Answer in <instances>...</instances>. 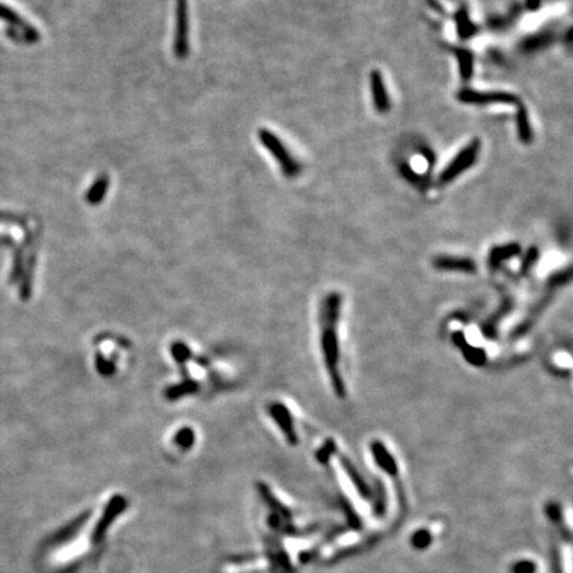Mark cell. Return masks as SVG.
<instances>
[{
	"label": "cell",
	"mask_w": 573,
	"mask_h": 573,
	"mask_svg": "<svg viewBox=\"0 0 573 573\" xmlns=\"http://www.w3.org/2000/svg\"><path fill=\"white\" fill-rule=\"evenodd\" d=\"M107 178L104 177V178L98 179L95 185L91 187L89 192H88L86 201L89 203H92V204L100 203V201L104 198V195H105V192H107Z\"/></svg>",
	"instance_id": "cell-13"
},
{
	"label": "cell",
	"mask_w": 573,
	"mask_h": 573,
	"mask_svg": "<svg viewBox=\"0 0 573 573\" xmlns=\"http://www.w3.org/2000/svg\"><path fill=\"white\" fill-rule=\"evenodd\" d=\"M259 137H261L263 145L268 149L271 154L274 155L275 159L282 167L283 174L286 177H296L300 173L298 162L294 159L292 155L289 154L286 146L275 136L274 133L263 129L259 133Z\"/></svg>",
	"instance_id": "cell-3"
},
{
	"label": "cell",
	"mask_w": 573,
	"mask_h": 573,
	"mask_svg": "<svg viewBox=\"0 0 573 573\" xmlns=\"http://www.w3.org/2000/svg\"><path fill=\"white\" fill-rule=\"evenodd\" d=\"M455 56L458 58V61L461 62V74L463 80H468L473 74V55L470 51L467 49H456L455 51Z\"/></svg>",
	"instance_id": "cell-12"
},
{
	"label": "cell",
	"mask_w": 573,
	"mask_h": 573,
	"mask_svg": "<svg viewBox=\"0 0 573 573\" xmlns=\"http://www.w3.org/2000/svg\"><path fill=\"white\" fill-rule=\"evenodd\" d=\"M515 121H516V131H518L519 141H522L525 145L532 143V140H534L532 126H531V122H529L528 112H527V109H525L523 104L518 105Z\"/></svg>",
	"instance_id": "cell-10"
},
{
	"label": "cell",
	"mask_w": 573,
	"mask_h": 573,
	"mask_svg": "<svg viewBox=\"0 0 573 573\" xmlns=\"http://www.w3.org/2000/svg\"><path fill=\"white\" fill-rule=\"evenodd\" d=\"M430 541H431V537L426 529H419V532L413 536V546H416L417 548L428 547Z\"/></svg>",
	"instance_id": "cell-16"
},
{
	"label": "cell",
	"mask_w": 573,
	"mask_h": 573,
	"mask_svg": "<svg viewBox=\"0 0 573 573\" xmlns=\"http://www.w3.org/2000/svg\"><path fill=\"white\" fill-rule=\"evenodd\" d=\"M513 573H535L536 571V565L534 564V561H518L513 565Z\"/></svg>",
	"instance_id": "cell-17"
},
{
	"label": "cell",
	"mask_w": 573,
	"mask_h": 573,
	"mask_svg": "<svg viewBox=\"0 0 573 573\" xmlns=\"http://www.w3.org/2000/svg\"><path fill=\"white\" fill-rule=\"evenodd\" d=\"M270 416L274 418L275 422H277V426L283 431L286 441L289 442L292 446H295L298 442V437L295 430V425H294V418L291 416V411L288 410V407L280 402H276L270 407Z\"/></svg>",
	"instance_id": "cell-7"
},
{
	"label": "cell",
	"mask_w": 573,
	"mask_h": 573,
	"mask_svg": "<svg viewBox=\"0 0 573 573\" xmlns=\"http://www.w3.org/2000/svg\"><path fill=\"white\" fill-rule=\"evenodd\" d=\"M537 258H539V251H537L536 247L529 249L528 252L525 253V258H523V263H522V272H523V274H527V272L534 267V264L536 263Z\"/></svg>",
	"instance_id": "cell-15"
},
{
	"label": "cell",
	"mask_w": 573,
	"mask_h": 573,
	"mask_svg": "<svg viewBox=\"0 0 573 573\" xmlns=\"http://www.w3.org/2000/svg\"><path fill=\"white\" fill-rule=\"evenodd\" d=\"M176 440L178 442L179 446H182V447H190L192 440H194V434H192V431L189 429L180 430L178 434H177Z\"/></svg>",
	"instance_id": "cell-19"
},
{
	"label": "cell",
	"mask_w": 573,
	"mask_h": 573,
	"mask_svg": "<svg viewBox=\"0 0 573 573\" xmlns=\"http://www.w3.org/2000/svg\"><path fill=\"white\" fill-rule=\"evenodd\" d=\"M520 246L518 243H510L506 246H496L489 251V265L491 270H498L501 264L515 258L520 253Z\"/></svg>",
	"instance_id": "cell-9"
},
{
	"label": "cell",
	"mask_w": 573,
	"mask_h": 573,
	"mask_svg": "<svg viewBox=\"0 0 573 573\" xmlns=\"http://www.w3.org/2000/svg\"><path fill=\"white\" fill-rule=\"evenodd\" d=\"M369 84L376 110L378 113H388L390 110V98L381 72L378 70L370 72Z\"/></svg>",
	"instance_id": "cell-5"
},
{
	"label": "cell",
	"mask_w": 573,
	"mask_h": 573,
	"mask_svg": "<svg viewBox=\"0 0 573 573\" xmlns=\"http://www.w3.org/2000/svg\"><path fill=\"white\" fill-rule=\"evenodd\" d=\"M480 146L482 143L479 138H474L471 143L466 145L465 147L450 161V164L442 170L438 178L440 183L447 185L459 176H462L466 170L474 166L480 153Z\"/></svg>",
	"instance_id": "cell-2"
},
{
	"label": "cell",
	"mask_w": 573,
	"mask_h": 573,
	"mask_svg": "<svg viewBox=\"0 0 573 573\" xmlns=\"http://www.w3.org/2000/svg\"><path fill=\"white\" fill-rule=\"evenodd\" d=\"M433 267L438 271L447 272H462V274H474L477 271V264L470 258L462 256H449L442 255L433 261Z\"/></svg>",
	"instance_id": "cell-6"
},
{
	"label": "cell",
	"mask_w": 573,
	"mask_h": 573,
	"mask_svg": "<svg viewBox=\"0 0 573 573\" xmlns=\"http://www.w3.org/2000/svg\"><path fill=\"white\" fill-rule=\"evenodd\" d=\"M458 31L461 37H470L474 32V25L467 19V16L463 15V19L461 22H458Z\"/></svg>",
	"instance_id": "cell-18"
},
{
	"label": "cell",
	"mask_w": 573,
	"mask_h": 573,
	"mask_svg": "<svg viewBox=\"0 0 573 573\" xmlns=\"http://www.w3.org/2000/svg\"><path fill=\"white\" fill-rule=\"evenodd\" d=\"M343 296L338 292L328 294L322 308V353L324 365L331 380V385L337 398H345L346 386L340 369V340H338V320L341 315Z\"/></svg>",
	"instance_id": "cell-1"
},
{
	"label": "cell",
	"mask_w": 573,
	"mask_h": 573,
	"mask_svg": "<svg viewBox=\"0 0 573 573\" xmlns=\"http://www.w3.org/2000/svg\"><path fill=\"white\" fill-rule=\"evenodd\" d=\"M370 452L373 453V458H374L376 463L378 465L382 471H385L386 474H389L392 477L398 475L397 462H395L394 456H392V454L389 453V450L386 449L383 442H371L370 443Z\"/></svg>",
	"instance_id": "cell-8"
},
{
	"label": "cell",
	"mask_w": 573,
	"mask_h": 573,
	"mask_svg": "<svg viewBox=\"0 0 573 573\" xmlns=\"http://www.w3.org/2000/svg\"><path fill=\"white\" fill-rule=\"evenodd\" d=\"M334 453H336V443H334V440L329 438L328 441L322 444V449L317 452L316 456H317V459H319L320 462L324 463V462L328 461Z\"/></svg>",
	"instance_id": "cell-14"
},
{
	"label": "cell",
	"mask_w": 573,
	"mask_h": 573,
	"mask_svg": "<svg viewBox=\"0 0 573 573\" xmlns=\"http://www.w3.org/2000/svg\"><path fill=\"white\" fill-rule=\"evenodd\" d=\"M458 100L470 105H487V104H518V96L510 92H480L474 89H463L458 93Z\"/></svg>",
	"instance_id": "cell-4"
},
{
	"label": "cell",
	"mask_w": 573,
	"mask_h": 573,
	"mask_svg": "<svg viewBox=\"0 0 573 573\" xmlns=\"http://www.w3.org/2000/svg\"><path fill=\"white\" fill-rule=\"evenodd\" d=\"M341 463H343V467H344L348 477L353 482V485L356 486V489H357L362 495H368V486H367V483H365V480L362 479V477L358 474V471L356 470V467L353 466V463H352L350 461H348L344 455H341Z\"/></svg>",
	"instance_id": "cell-11"
}]
</instances>
